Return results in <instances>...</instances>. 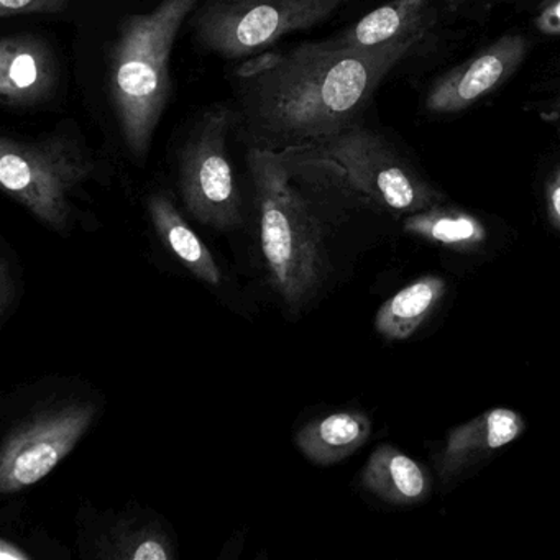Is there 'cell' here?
<instances>
[{
	"label": "cell",
	"mask_w": 560,
	"mask_h": 560,
	"mask_svg": "<svg viewBox=\"0 0 560 560\" xmlns=\"http://www.w3.org/2000/svg\"><path fill=\"white\" fill-rule=\"evenodd\" d=\"M424 37L375 48L330 40L283 51L271 70L237 78L234 126L248 149L288 153L310 149L355 126L386 74Z\"/></svg>",
	"instance_id": "cell-1"
},
{
	"label": "cell",
	"mask_w": 560,
	"mask_h": 560,
	"mask_svg": "<svg viewBox=\"0 0 560 560\" xmlns=\"http://www.w3.org/2000/svg\"><path fill=\"white\" fill-rule=\"evenodd\" d=\"M199 0H163L120 27L110 55V97L130 155L145 160L172 96L173 47Z\"/></svg>",
	"instance_id": "cell-2"
},
{
	"label": "cell",
	"mask_w": 560,
	"mask_h": 560,
	"mask_svg": "<svg viewBox=\"0 0 560 560\" xmlns=\"http://www.w3.org/2000/svg\"><path fill=\"white\" fill-rule=\"evenodd\" d=\"M247 162L271 283L288 307L301 310L323 278L319 221L280 153L248 149Z\"/></svg>",
	"instance_id": "cell-3"
},
{
	"label": "cell",
	"mask_w": 560,
	"mask_h": 560,
	"mask_svg": "<svg viewBox=\"0 0 560 560\" xmlns=\"http://www.w3.org/2000/svg\"><path fill=\"white\" fill-rule=\"evenodd\" d=\"M280 155L293 175L340 183L392 211L416 214L442 201L382 136L359 124L310 149Z\"/></svg>",
	"instance_id": "cell-4"
},
{
	"label": "cell",
	"mask_w": 560,
	"mask_h": 560,
	"mask_svg": "<svg viewBox=\"0 0 560 560\" xmlns=\"http://www.w3.org/2000/svg\"><path fill=\"white\" fill-rule=\"evenodd\" d=\"M80 137L58 132L44 139H0V185L48 228L67 231L71 196L93 175Z\"/></svg>",
	"instance_id": "cell-5"
},
{
	"label": "cell",
	"mask_w": 560,
	"mask_h": 560,
	"mask_svg": "<svg viewBox=\"0 0 560 560\" xmlns=\"http://www.w3.org/2000/svg\"><path fill=\"white\" fill-rule=\"evenodd\" d=\"M353 0H202L191 14L196 42L225 58L254 57L294 32L310 31Z\"/></svg>",
	"instance_id": "cell-6"
},
{
	"label": "cell",
	"mask_w": 560,
	"mask_h": 560,
	"mask_svg": "<svg viewBox=\"0 0 560 560\" xmlns=\"http://www.w3.org/2000/svg\"><path fill=\"white\" fill-rule=\"evenodd\" d=\"M234 110L212 106L192 124L178 153V185L192 218L219 231L242 224V198L229 159Z\"/></svg>",
	"instance_id": "cell-7"
},
{
	"label": "cell",
	"mask_w": 560,
	"mask_h": 560,
	"mask_svg": "<svg viewBox=\"0 0 560 560\" xmlns=\"http://www.w3.org/2000/svg\"><path fill=\"white\" fill-rule=\"evenodd\" d=\"M94 416L93 405H68L18 425L0 452V491L18 493L44 480L77 447Z\"/></svg>",
	"instance_id": "cell-8"
},
{
	"label": "cell",
	"mask_w": 560,
	"mask_h": 560,
	"mask_svg": "<svg viewBox=\"0 0 560 560\" xmlns=\"http://www.w3.org/2000/svg\"><path fill=\"white\" fill-rule=\"evenodd\" d=\"M526 51V40L520 35L501 37L477 57L442 77L429 93L425 109L434 114L468 109L500 88L523 63Z\"/></svg>",
	"instance_id": "cell-9"
},
{
	"label": "cell",
	"mask_w": 560,
	"mask_h": 560,
	"mask_svg": "<svg viewBox=\"0 0 560 560\" xmlns=\"http://www.w3.org/2000/svg\"><path fill=\"white\" fill-rule=\"evenodd\" d=\"M58 83V63L44 38L11 35L0 42V103L31 109L47 103Z\"/></svg>",
	"instance_id": "cell-10"
},
{
	"label": "cell",
	"mask_w": 560,
	"mask_h": 560,
	"mask_svg": "<svg viewBox=\"0 0 560 560\" xmlns=\"http://www.w3.org/2000/svg\"><path fill=\"white\" fill-rule=\"evenodd\" d=\"M523 431V418L511 409H490L477 416L467 424L452 429L444 451L439 455V475L442 480L451 481L471 465L520 438Z\"/></svg>",
	"instance_id": "cell-11"
},
{
	"label": "cell",
	"mask_w": 560,
	"mask_h": 560,
	"mask_svg": "<svg viewBox=\"0 0 560 560\" xmlns=\"http://www.w3.org/2000/svg\"><path fill=\"white\" fill-rule=\"evenodd\" d=\"M434 21L431 0H392L334 38L336 47L375 48L425 37Z\"/></svg>",
	"instance_id": "cell-12"
},
{
	"label": "cell",
	"mask_w": 560,
	"mask_h": 560,
	"mask_svg": "<svg viewBox=\"0 0 560 560\" xmlns=\"http://www.w3.org/2000/svg\"><path fill=\"white\" fill-rule=\"evenodd\" d=\"M372 434V422L363 412H332L300 429L296 445L314 464L332 465L362 447Z\"/></svg>",
	"instance_id": "cell-13"
},
{
	"label": "cell",
	"mask_w": 560,
	"mask_h": 560,
	"mask_svg": "<svg viewBox=\"0 0 560 560\" xmlns=\"http://www.w3.org/2000/svg\"><path fill=\"white\" fill-rule=\"evenodd\" d=\"M362 483L382 500L412 504L429 493V478L418 462L392 445H380L363 468Z\"/></svg>",
	"instance_id": "cell-14"
},
{
	"label": "cell",
	"mask_w": 560,
	"mask_h": 560,
	"mask_svg": "<svg viewBox=\"0 0 560 560\" xmlns=\"http://www.w3.org/2000/svg\"><path fill=\"white\" fill-rule=\"evenodd\" d=\"M149 212L156 234L175 257L205 283L221 284L222 273L211 252L165 195L150 196Z\"/></svg>",
	"instance_id": "cell-15"
},
{
	"label": "cell",
	"mask_w": 560,
	"mask_h": 560,
	"mask_svg": "<svg viewBox=\"0 0 560 560\" xmlns=\"http://www.w3.org/2000/svg\"><path fill=\"white\" fill-rule=\"evenodd\" d=\"M445 290L447 284L439 277L412 281L382 304L375 317L376 330L389 340L408 339L434 313Z\"/></svg>",
	"instance_id": "cell-16"
},
{
	"label": "cell",
	"mask_w": 560,
	"mask_h": 560,
	"mask_svg": "<svg viewBox=\"0 0 560 560\" xmlns=\"http://www.w3.org/2000/svg\"><path fill=\"white\" fill-rule=\"evenodd\" d=\"M405 231L432 244L457 250L478 247L487 238V229L475 215L439 206L409 215L405 221Z\"/></svg>",
	"instance_id": "cell-17"
},
{
	"label": "cell",
	"mask_w": 560,
	"mask_h": 560,
	"mask_svg": "<svg viewBox=\"0 0 560 560\" xmlns=\"http://www.w3.org/2000/svg\"><path fill=\"white\" fill-rule=\"evenodd\" d=\"M101 557L124 560H166L172 542L156 526H117L101 546Z\"/></svg>",
	"instance_id": "cell-18"
},
{
	"label": "cell",
	"mask_w": 560,
	"mask_h": 560,
	"mask_svg": "<svg viewBox=\"0 0 560 560\" xmlns=\"http://www.w3.org/2000/svg\"><path fill=\"white\" fill-rule=\"evenodd\" d=\"M70 0H0V15L4 19L18 15H57L65 12Z\"/></svg>",
	"instance_id": "cell-19"
},
{
	"label": "cell",
	"mask_w": 560,
	"mask_h": 560,
	"mask_svg": "<svg viewBox=\"0 0 560 560\" xmlns=\"http://www.w3.org/2000/svg\"><path fill=\"white\" fill-rule=\"evenodd\" d=\"M283 51H268V54L254 55L237 68V78H252L271 70L280 61Z\"/></svg>",
	"instance_id": "cell-20"
},
{
	"label": "cell",
	"mask_w": 560,
	"mask_h": 560,
	"mask_svg": "<svg viewBox=\"0 0 560 560\" xmlns=\"http://www.w3.org/2000/svg\"><path fill=\"white\" fill-rule=\"evenodd\" d=\"M0 277H2L0 278V314H2V320H5L9 314H11L12 307H14L15 298H18L14 275L9 270V265L5 260H2Z\"/></svg>",
	"instance_id": "cell-21"
},
{
	"label": "cell",
	"mask_w": 560,
	"mask_h": 560,
	"mask_svg": "<svg viewBox=\"0 0 560 560\" xmlns=\"http://www.w3.org/2000/svg\"><path fill=\"white\" fill-rule=\"evenodd\" d=\"M537 31L544 35H560V0H553L552 4L539 12L534 21Z\"/></svg>",
	"instance_id": "cell-22"
},
{
	"label": "cell",
	"mask_w": 560,
	"mask_h": 560,
	"mask_svg": "<svg viewBox=\"0 0 560 560\" xmlns=\"http://www.w3.org/2000/svg\"><path fill=\"white\" fill-rule=\"evenodd\" d=\"M547 206H549L550 221L560 229V168L547 186Z\"/></svg>",
	"instance_id": "cell-23"
},
{
	"label": "cell",
	"mask_w": 560,
	"mask_h": 560,
	"mask_svg": "<svg viewBox=\"0 0 560 560\" xmlns=\"http://www.w3.org/2000/svg\"><path fill=\"white\" fill-rule=\"evenodd\" d=\"M31 557V553L25 552L15 544L9 542L8 539L0 542V560H25Z\"/></svg>",
	"instance_id": "cell-24"
},
{
	"label": "cell",
	"mask_w": 560,
	"mask_h": 560,
	"mask_svg": "<svg viewBox=\"0 0 560 560\" xmlns=\"http://www.w3.org/2000/svg\"><path fill=\"white\" fill-rule=\"evenodd\" d=\"M442 2L447 5H458L464 4V2H467V0H442Z\"/></svg>",
	"instance_id": "cell-25"
},
{
	"label": "cell",
	"mask_w": 560,
	"mask_h": 560,
	"mask_svg": "<svg viewBox=\"0 0 560 560\" xmlns=\"http://www.w3.org/2000/svg\"><path fill=\"white\" fill-rule=\"evenodd\" d=\"M552 113L560 114V100L553 103Z\"/></svg>",
	"instance_id": "cell-26"
}]
</instances>
